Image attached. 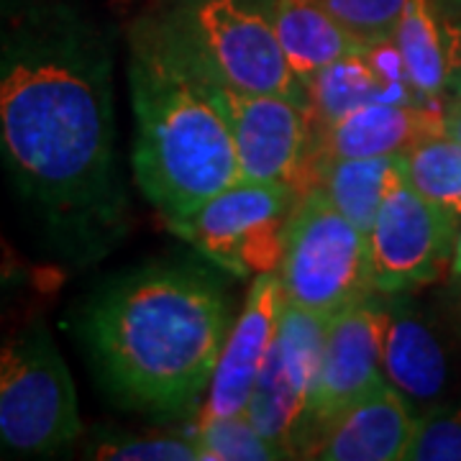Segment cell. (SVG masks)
Instances as JSON below:
<instances>
[{"label":"cell","mask_w":461,"mask_h":461,"mask_svg":"<svg viewBox=\"0 0 461 461\" xmlns=\"http://www.w3.org/2000/svg\"><path fill=\"white\" fill-rule=\"evenodd\" d=\"M412 461H461V408H433L418 418L408 448Z\"/></svg>","instance_id":"cb8c5ba5"},{"label":"cell","mask_w":461,"mask_h":461,"mask_svg":"<svg viewBox=\"0 0 461 461\" xmlns=\"http://www.w3.org/2000/svg\"><path fill=\"white\" fill-rule=\"evenodd\" d=\"M412 405L384 379L369 395L336 415L311 448L321 461H400L418 429Z\"/></svg>","instance_id":"5bb4252c"},{"label":"cell","mask_w":461,"mask_h":461,"mask_svg":"<svg viewBox=\"0 0 461 461\" xmlns=\"http://www.w3.org/2000/svg\"><path fill=\"white\" fill-rule=\"evenodd\" d=\"M329 14L362 47L395 39L397 23L408 0H321Z\"/></svg>","instance_id":"603a6c76"},{"label":"cell","mask_w":461,"mask_h":461,"mask_svg":"<svg viewBox=\"0 0 461 461\" xmlns=\"http://www.w3.org/2000/svg\"><path fill=\"white\" fill-rule=\"evenodd\" d=\"M441 133H444V108L366 103L330 126L323 129L311 126L305 165L321 157H333V159L395 157L415 147L418 141Z\"/></svg>","instance_id":"4fadbf2b"},{"label":"cell","mask_w":461,"mask_h":461,"mask_svg":"<svg viewBox=\"0 0 461 461\" xmlns=\"http://www.w3.org/2000/svg\"><path fill=\"white\" fill-rule=\"evenodd\" d=\"M269 14L290 69L303 85L330 62L364 50L321 0H272Z\"/></svg>","instance_id":"2e32d148"},{"label":"cell","mask_w":461,"mask_h":461,"mask_svg":"<svg viewBox=\"0 0 461 461\" xmlns=\"http://www.w3.org/2000/svg\"><path fill=\"white\" fill-rule=\"evenodd\" d=\"M282 308L285 295L277 272L257 275L249 290L247 305L226 336L203 415L223 418L247 412L257 379L262 375V366L280 329Z\"/></svg>","instance_id":"7c38bea8"},{"label":"cell","mask_w":461,"mask_h":461,"mask_svg":"<svg viewBox=\"0 0 461 461\" xmlns=\"http://www.w3.org/2000/svg\"><path fill=\"white\" fill-rule=\"evenodd\" d=\"M433 8L441 21H456L461 18V0H433Z\"/></svg>","instance_id":"83f0119b"},{"label":"cell","mask_w":461,"mask_h":461,"mask_svg":"<svg viewBox=\"0 0 461 461\" xmlns=\"http://www.w3.org/2000/svg\"><path fill=\"white\" fill-rule=\"evenodd\" d=\"M305 90H308L311 126L323 129L341 121L346 113L357 111L359 105L377 103L382 80L364 47L362 51L346 54L323 67L321 72H315L305 83Z\"/></svg>","instance_id":"d6986e66"},{"label":"cell","mask_w":461,"mask_h":461,"mask_svg":"<svg viewBox=\"0 0 461 461\" xmlns=\"http://www.w3.org/2000/svg\"><path fill=\"white\" fill-rule=\"evenodd\" d=\"M229 321V300L213 277L144 264L85 300L77 333L113 402L154 420H185L213 382Z\"/></svg>","instance_id":"7a4b0ae2"},{"label":"cell","mask_w":461,"mask_h":461,"mask_svg":"<svg viewBox=\"0 0 461 461\" xmlns=\"http://www.w3.org/2000/svg\"><path fill=\"white\" fill-rule=\"evenodd\" d=\"M382 333L384 303L375 293L333 315L323 339L321 366L305 412V426L297 444V459H308L318 436L336 415L351 408L384 382L382 375Z\"/></svg>","instance_id":"30bf717a"},{"label":"cell","mask_w":461,"mask_h":461,"mask_svg":"<svg viewBox=\"0 0 461 461\" xmlns=\"http://www.w3.org/2000/svg\"><path fill=\"white\" fill-rule=\"evenodd\" d=\"M446 39V80L454 95H461V18L441 21Z\"/></svg>","instance_id":"484cf974"},{"label":"cell","mask_w":461,"mask_h":461,"mask_svg":"<svg viewBox=\"0 0 461 461\" xmlns=\"http://www.w3.org/2000/svg\"><path fill=\"white\" fill-rule=\"evenodd\" d=\"M198 461H275L287 454L272 438L254 426L247 412L208 418L200 415L198 426L190 430Z\"/></svg>","instance_id":"44dd1931"},{"label":"cell","mask_w":461,"mask_h":461,"mask_svg":"<svg viewBox=\"0 0 461 461\" xmlns=\"http://www.w3.org/2000/svg\"><path fill=\"white\" fill-rule=\"evenodd\" d=\"M438 21L433 0H408L395 32V44L408 65L412 87L430 105H441L448 90L444 23Z\"/></svg>","instance_id":"ac0fdd59"},{"label":"cell","mask_w":461,"mask_h":461,"mask_svg":"<svg viewBox=\"0 0 461 461\" xmlns=\"http://www.w3.org/2000/svg\"><path fill=\"white\" fill-rule=\"evenodd\" d=\"M461 213L420 195L397 162L369 230L372 285L379 295H400L441 277L454 257Z\"/></svg>","instance_id":"ba28073f"},{"label":"cell","mask_w":461,"mask_h":461,"mask_svg":"<svg viewBox=\"0 0 461 461\" xmlns=\"http://www.w3.org/2000/svg\"><path fill=\"white\" fill-rule=\"evenodd\" d=\"M0 167L65 262L126 236L113 41L67 0H0Z\"/></svg>","instance_id":"6da1fadb"},{"label":"cell","mask_w":461,"mask_h":461,"mask_svg":"<svg viewBox=\"0 0 461 461\" xmlns=\"http://www.w3.org/2000/svg\"><path fill=\"white\" fill-rule=\"evenodd\" d=\"M277 277L285 303L330 321L375 293L369 236L311 187L290 218Z\"/></svg>","instance_id":"8992f818"},{"label":"cell","mask_w":461,"mask_h":461,"mask_svg":"<svg viewBox=\"0 0 461 461\" xmlns=\"http://www.w3.org/2000/svg\"><path fill=\"white\" fill-rule=\"evenodd\" d=\"M451 272H454V277H456V275H461V229H459V236H456L454 257H451Z\"/></svg>","instance_id":"f1b7e54d"},{"label":"cell","mask_w":461,"mask_h":461,"mask_svg":"<svg viewBox=\"0 0 461 461\" xmlns=\"http://www.w3.org/2000/svg\"><path fill=\"white\" fill-rule=\"evenodd\" d=\"M395 157H357V159H311L303 172L305 190L321 187L341 213L369 236L384 198L387 182L395 175Z\"/></svg>","instance_id":"e0dca14e"},{"label":"cell","mask_w":461,"mask_h":461,"mask_svg":"<svg viewBox=\"0 0 461 461\" xmlns=\"http://www.w3.org/2000/svg\"><path fill=\"white\" fill-rule=\"evenodd\" d=\"M444 136L461 144V95L444 105Z\"/></svg>","instance_id":"4316f807"},{"label":"cell","mask_w":461,"mask_h":461,"mask_svg":"<svg viewBox=\"0 0 461 461\" xmlns=\"http://www.w3.org/2000/svg\"><path fill=\"white\" fill-rule=\"evenodd\" d=\"M382 303V375L412 408H438L448 387V359L441 339L411 303L395 295Z\"/></svg>","instance_id":"9a60e30c"},{"label":"cell","mask_w":461,"mask_h":461,"mask_svg":"<svg viewBox=\"0 0 461 461\" xmlns=\"http://www.w3.org/2000/svg\"><path fill=\"white\" fill-rule=\"evenodd\" d=\"M83 456L100 461H198V448L193 436H131L100 429L85 441Z\"/></svg>","instance_id":"7402d4cb"},{"label":"cell","mask_w":461,"mask_h":461,"mask_svg":"<svg viewBox=\"0 0 461 461\" xmlns=\"http://www.w3.org/2000/svg\"><path fill=\"white\" fill-rule=\"evenodd\" d=\"M131 169L167 226L241 180L226 87L182 50L157 11L129 29Z\"/></svg>","instance_id":"3957f363"},{"label":"cell","mask_w":461,"mask_h":461,"mask_svg":"<svg viewBox=\"0 0 461 461\" xmlns=\"http://www.w3.org/2000/svg\"><path fill=\"white\" fill-rule=\"evenodd\" d=\"M451 300H454V308H456V315L461 321V275H456V282L451 285Z\"/></svg>","instance_id":"f546056e"},{"label":"cell","mask_w":461,"mask_h":461,"mask_svg":"<svg viewBox=\"0 0 461 461\" xmlns=\"http://www.w3.org/2000/svg\"><path fill=\"white\" fill-rule=\"evenodd\" d=\"M402 175L412 187L461 213V144L448 136H430L400 154Z\"/></svg>","instance_id":"ffe728a7"},{"label":"cell","mask_w":461,"mask_h":461,"mask_svg":"<svg viewBox=\"0 0 461 461\" xmlns=\"http://www.w3.org/2000/svg\"><path fill=\"white\" fill-rule=\"evenodd\" d=\"M26 262L18 257L14 247L0 236V311L11 305V300L23 290L26 285Z\"/></svg>","instance_id":"d4e9b609"},{"label":"cell","mask_w":461,"mask_h":461,"mask_svg":"<svg viewBox=\"0 0 461 461\" xmlns=\"http://www.w3.org/2000/svg\"><path fill=\"white\" fill-rule=\"evenodd\" d=\"M272 0H165L169 33L215 83L236 93H275L308 105L269 14Z\"/></svg>","instance_id":"277c9868"},{"label":"cell","mask_w":461,"mask_h":461,"mask_svg":"<svg viewBox=\"0 0 461 461\" xmlns=\"http://www.w3.org/2000/svg\"><path fill=\"white\" fill-rule=\"evenodd\" d=\"M75 382L41 315L0 339V451L57 456L83 438Z\"/></svg>","instance_id":"5b68a950"},{"label":"cell","mask_w":461,"mask_h":461,"mask_svg":"<svg viewBox=\"0 0 461 461\" xmlns=\"http://www.w3.org/2000/svg\"><path fill=\"white\" fill-rule=\"evenodd\" d=\"M300 198L293 182L239 180L169 229L218 267L239 277H257L277 272Z\"/></svg>","instance_id":"52a82bcc"},{"label":"cell","mask_w":461,"mask_h":461,"mask_svg":"<svg viewBox=\"0 0 461 461\" xmlns=\"http://www.w3.org/2000/svg\"><path fill=\"white\" fill-rule=\"evenodd\" d=\"M241 180L293 182L300 193L311 141V108L275 93L226 90Z\"/></svg>","instance_id":"8fae6325"},{"label":"cell","mask_w":461,"mask_h":461,"mask_svg":"<svg viewBox=\"0 0 461 461\" xmlns=\"http://www.w3.org/2000/svg\"><path fill=\"white\" fill-rule=\"evenodd\" d=\"M326 329L329 318L285 303L275 344L249 400L247 415L267 438L280 446L287 459H297Z\"/></svg>","instance_id":"9c48e42d"}]
</instances>
